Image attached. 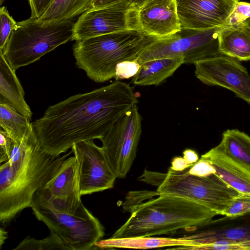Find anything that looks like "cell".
Masks as SVG:
<instances>
[{
    "mask_svg": "<svg viewBox=\"0 0 250 250\" xmlns=\"http://www.w3.org/2000/svg\"><path fill=\"white\" fill-rule=\"evenodd\" d=\"M138 102L132 87L116 80L49 106L32 125L42 148L56 157L77 143L101 140Z\"/></svg>",
    "mask_w": 250,
    "mask_h": 250,
    "instance_id": "6da1fadb",
    "label": "cell"
},
{
    "mask_svg": "<svg viewBox=\"0 0 250 250\" xmlns=\"http://www.w3.org/2000/svg\"><path fill=\"white\" fill-rule=\"evenodd\" d=\"M73 153L53 156L42 148L32 125L22 140L14 143L10 159L0 166V222L5 224L31 207L37 191L57 173Z\"/></svg>",
    "mask_w": 250,
    "mask_h": 250,
    "instance_id": "7a4b0ae2",
    "label": "cell"
},
{
    "mask_svg": "<svg viewBox=\"0 0 250 250\" xmlns=\"http://www.w3.org/2000/svg\"><path fill=\"white\" fill-rule=\"evenodd\" d=\"M133 205L127 220L111 238L154 236L190 229L207 223L217 213L194 201L160 194Z\"/></svg>",
    "mask_w": 250,
    "mask_h": 250,
    "instance_id": "3957f363",
    "label": "cell"
},
{
    "mask_svg": "<svg viewBox=\"0 0 250 250\" xmlns=\"http://www.w3.org/2000/svg\"><path fill=\"white\" fill-rule=\"evenodd\" d=\"M155 38L137 30L121 31L76 41L73 45L77 67L96 83L114 78L117 65L135 61Z\"/></svg>",
    "mask_w": 250,
    "mask_h": 250,
    "instance_id": "277c9868",
    "label": "cell"
},
{
    "mask_svg": "<svg viewBox=\"0 0 250 250\" xmlns=\"http://www.w3.org/2000/svg\"><path fill=\"white\" fill-rule=\"evenodd\" d=\"M75 18L45 21L31 17L17 22L2 51L15 71L71 40Z\"/></svg>",
    "mask_w": 250,
    "mask_h": 250,
    "instance_id": "5b68a950",
    "label": "cell"
},
{
    "mask_svg": "<svg viewBox=\"0 0 250 250\" xmlns=\"http://www.w3.org/2000/svg\"><path fill=\"white\" fill-rule=\"evenodd\" d=\"M30 208L67 250L95 249V244L104 236L103 225L83 203L75 213H67L56 208L38 190Z\"/></svg>",
    "mask_w": 250,
    "mask_h": 250,
    "instance_id": "8992f818",
    "label": "cell"
},
{
    "mask_svg": "<svg viewBox=\"0 0 250 250\" xmlns=\"http://www.w3.org/2000/svg\"><path fill=\"white\" fill-rule=\"evenodd\" d=\"M157 186L158 193L184 198L221 215L240 193L215 173L198 176L190 174L187 168L175 171L169 167Z\"/></svg>",
    "mask_w": 250,
    "mask_h": 250,
    "instance_id": "52a82bcc",
    "label": "cell"
},
{
    "mask_svg": "<svg viewBox=\"0 0 250 250\" xmlns=\"http://www.w3.org/2000/svg\"><path fill=\"white\" fill-rule=\"evenodd\" d=\"M223 27L203 30L182 28L168 37L156 39L146 45L135 61H146L176 55L184 58V63L194 64L220 55L219 35Z\"/></svg>",
    "mask_w": 250,
    "mask_h": 250,
    "instance_id": "ba28073f",
    "label": "cell"
},
{
    "mask_svg": "<svg viewBox=\"0 0 250 250\" xmlns=\"http://www.w3.org/2000/svg\"><path fill=\"white\" fill-rule=\"evenodd\" d=\"M142 133L137 105L121 117L100 140L107 161L117 178H124L136 158Z\"/></svg>",
    "mask_w": 250,
    "mask_h": 250,
    "instance_id": "9c48e42d",
    "label": "cell"
},
{
    "mask_svg": "<svg viewBox=\"0 0 250 250\" xmlns=\"http://www.w3.org/2000/svg\"><path fill=\"white\" fill-rule=\"evenodd\" d=\"M138 9L132 0H121L90 8L75 22L71 40L76 42L121 31L140 30Z\"/></svg>",
    "mask_w": 250,
    "mask_h": 250,
    "instance_id": "30bf717a",
    "label": "cell"
},
{
    "mask_svg": "<svg viewBox=\"0 0 250 250\" xmlns=\"http://www.w3.org/2000/svg\"><path fill=\"white\" fill-rule=\"evenodd\" d=\"M190 230L184 236L195 243L190 250H250V212L213 219Z\"/></svg>",
    "mask_w": 250,
    "mask_h": 250,
    "instance_id": "8fae6325",
    "label": "cell"
},
{
    "mask_svg": "<svg viewBox=\"0 0 250 250\" xmlns=\"http://www.w3.org/2000/svg\"><path fill=\"white\" fill-rule=\"evenodd\" d=\"M194 64L195 75L202 83L227 88L250 104V75L239 61L220 54Z\"/></svg>",
    "mask_w": 250,
    "mask_h": 250,
    "instance_id": "7c38bea8",
    "label": "cell"
},
{
    "mask_svg": "<svg viewBox=\"0 0 250 250\" xmlns=\"http://www.w3.org/2000/svg\"><path fill=\"white\" fill-rule=\"evenodd\" d=\"M71 150L77 160L82 196L113 187L117 178L102 147L97 146L93 140H90L75 144Z\"/></svg>",
    "mask_w": 250,
    "mask_h": 250,
    "instance_id": "4fadbf2b",
    "label": "cell"
},
{
    "mask_svg": "<svg viewBox=\"0 0 250 250\" xmlns=\"http://www.w3.org/2000/svg\"><path fill=\"white\" fill-rule=\"evenodd\" d=\"M239 0H176L182 28L203 30L226 26Z\"/></svg>",
    "mask_w": 250,
    "mask_h": 250,
    "instance_id": "5bb4252c",
    "label": "cell"
},
{
    "mask_svg": "<svg viewBox=\"0 0 250 250\" xmlns=\"http://www.w3.org/2000/svg\"><path fill=\"white\" fill-rule=\"evenodd\" d=\"M39 191L56 208L75 213L82 203L76 157H67L57 173Z\"/></svg>",
    "mask_w": 250,
    "mask_h": 250,
    "instance_id": "9a60e30c",
    "label": "cell"
},
{
    "mask_svg": "<svg viewBox=\"0 0 250 250\" xmlns=\"http://www.w3.org/2000/svg\"><path fill=\"white\" fill-rule=\"evenodd\" d=\"M140 31L156 39L168 37L181 30L176 0H151L139 8Z\"/></svg>",
    "mask_w": 250,
    "mask_h": 250,
    "instance_id": "2e32d148",
    "label": "cell"
},
{
    "mask_svg": "<svg viewBox=\"0 0 250 250\" xmlns=\"http://www.w3.org/2000/svg\"><path fill=\"white\" fill-rule=\"evenodd\" d=\"M209 161L215 174L238 192L250 194V167L229 156L216 146L201 156Z\"/></svg>",
    "mask_w": 250,
    "mask_h": 250,
    "instance_id": "e0dca14e",
    "label": "cell"
},
{
    "mask_svg": "<svg viewBox=\"0 0 250 250\" xmlns=\"http://www.w3.org/2000/svg\"><path fill=\"white\" fill-rule=\"evenodd\" d=\"M194 240L185 237L167 238L136 236L101 239L95 244V249L126 248L147 249L166 247H177L174 249L188 250L195 246Z\"/></svg>",
    "mask_w": 250,
    "mask_h": 250,
    "instance_id": "ac0fdd59",
    "label": "cell"
},
{
    "mask_svg": "<svg viewBox=\"0 0 250 250\" xmlns=\"http://www.w3.org/2000/svg\"><path fill=\"white\" fill-rule=\"evenodd\" d=\"M0 102L7 103L31 119L32 112L25 101L24 92L14 70L0 50Z\"/></svg>",
    "mask_w": 250,
    "mask_h": 250,
    "instance_id": "d6986e66",
    "label": "cell"
},
{
    "mask_svg": "<svg viewBox=\"0 0 250 250\" xmlns=\"http://www.w3.org/2000/svg\"><path fill=\"white\" fill-rule=\"evenodd\" d=\"M183 64L184 58L182 55L146 61L141 64L138 72L132 77V83L139 86L159 85Z\"/></svg>",
    "mask_w": 250,
    "mask_h": 250,
    "instance_id": "ffe728a7",
    "label": "cell"
},
{
    "mask_svg": "<svg viewBox=\"0 0 250 250\" xmlns=\"http://www.w3.org/2000/svg\"><path fill=\"white\" fill-rule=\"evenodd\" d=\"M221 54L238 61L250 60V28L244 22L224 27L219 35Z\"/></svg>",
    "mask_w": 250,
    "mask_h": 250,
    "instance_id": "44dd1931",
    "label": "cell"
},
{
    "mask_svg": "<svg viewBox=\"0 0 250 250\" xmlns=\"http://www.w3.org/2000/svg\"><path fill=\"white\" fill-rule=\"evenodd\" d=\"M225 154L250 167V136L237 129H227L217 146Z\"/></svg>",
    "mask_w": 250,
    "mask_h": 250,
    "instance_id": "7402d4cb",
    "label": "cell"
},
{
    "mask_svg": "<svg viewBox=\"0 0 250 250\" xmlns=\"http://www.w3.org/2000/svg\"><path fill=\"white\" fill-rule=\"evenodd\" d=\"M32 123L9 104L0 102V125L12 140L20 143L29 130Z\"/></svg>",
    "mask_w": 250,
    "mask_h": 250,
    "instance_id": "603a6c76",
    "label": "cell"
},
{
    "mask_svg": "<svg viewBox=\"0 0 250 250\" xmlns=\"http://www.w3.org/2000/svg\"><path fill=\"white\" fill-rule=\"evenodd\" d=\"M92 0H54L39 19L45 21L69 20L91 8Z\"/></svg>",
    "mask_w": 250,
    "mask_h": 250,
    "instance_id": "cb8c5ba5",
    "label": "cell"
},
{
    "mask_svg": "<svg viewBox=\"0 0 250 250\" xmlns=\"http://www.w3.org/2000/svg\"><path fill=\"white\" fill-rule=\"evenodd\" d=\"M67 250L66 248L57 236L52 232L46 237L37 239L27 236L23 239L13 250Z\"/></svg>",
    "mask_w": 250,
    "mask_h": 250,
    "instance_id": "d4e9b609",
    "label": "cell"
},
{
    "mask_svg": "<svg viewBox=\"0 0 250 250\" xmlns=\"http://www.w3.org/2000/svg\"><path fill=\"white\" fill-rule=\"evenodd\" d=\"M250 212V194L240 193L232 200L222 215L233 217Z\"/></svg>",
    "mask_w": 250,
    "mask_h": 250,
    "instance_id": "484cf974",
    "label": "cell"
},
{
    "mask_svg": "<svg viewBox=\"0 0 250 250\" xmlns=\"http://www.w3.org/2000/svg\"><path fill=\"white\" fill-rule=\"evenodd\" d=\"M0 50L3 51L12 32L16 28L17 22L9 14L5 6L0 9Z\"/></svg>",
    "mask_w": 250,
    "mask_h": 250,
    "instance_id": "4316f807",
    "label": "cell"
},
{
    "mask_svg": "<svg viewBox=\"0 0 250 250\" xmlns=\"http://www.w3.org/2000/svg\"><path fill=\"white\" fill-rule=\"evenodd\" d=\"M250 18V3L238 1L229 16L226 26L240 24Z\"/></svg>",
    "mask_w": 250,
    "mask_h": 250,
    "instance_id": "83f0119b",
    "label": "cell"
},
{
    "mask_svg": "<svg viewBox=\"0 0 250 250\" xmlns=\"http://www.w3.org/2000/svg\"><path fill=\"white\" fill-rule=\"evenodd\" d=\"M141 64L135 61H127L119 63L116 68L114 79L121 80L133 77L138 72Z\"/></svg>",
    "mask_w": 250,
    "mask_h": 250,
    "instance_id": "f1b7e54d",
    "label": "cell"
},
{
    "mask_svg": "<svg viewBox=\"0 0 250 250\" xmlns=\"http://www.w3.org/2000/svg\"><path fill=\"white\" fill-rule=\"evenodd\" d=\"M14 143L7 133L0 129V164L8 161L13 149Z\"/></svg>",
    "mask_w": 250,
    "mask_h": 250,
    "instance_id": "f546056e",
    "label": "cell"
},
{
    "mask_svg": "<svg viewBox=\"0 0 250 250\" xmlns=\"http://www.w3.org/2000/svg\"><path fill=\"white\" fill-rule=\"evenodd\" d=\"M187 169L190 174L198 176H207L215 173V169L210 163L202 157Z\"/></svg>",
    "mask_w": 250,
    "mask_h": 250,
    "instance_id": "4dcf8cb0",
    "label": "cell"
},
{
    "mask_svg": "<svg viewBox=\"0 0 250 250\" xmlns=\"http://www.w3.org/2000/svg\"><path fill=\"white\" fill-rule=\"evenodd\" d=\"M54 0H28L31 17L40 19Z\"/></svg>",
    "mask_w": 250,
    "mask_h": 250,
    "instance_id": "1f68e13d",
    "label": "cell"
},
{
    "mask_svg": "<svg viewBox=\"0 0 250 250\" xmlns=\"http://www.w3.org/2000/svg\"><path fill=\"white\" fill-rule=\"evenodd\" d=\"M190 166L183 157H176L172 160L170 167L175 171H181Z\"/></svg>",
    "mask_w": 250,
    "mask_h": 250,
    "instance_id": "d6a6232c",
    "label": "cell"
},
{
    "mask_svg": "<svg viewBox=\"0 0 250 250\" xmlns=\"http://www.w3.org/2000/svg\"><path fill=\"white\" fill-rule=\"evenodd\" d=\"M183 158L189 166H192L199 160L197 153L190 149H186L183 152Z\"/></svg>",
    "mask_w": 250,
    "mask_h": 250,
    "instance_id": "836d02e7",
    "label": "cell"
},
{
    "mask_svg": "<svg viewBox=\"0 0 250 250\" xmlns=\"http://www.w3.org/2000/svg\"><path fill=\"white\" fill-rule=\"evenodd\" d=\"M121 0H92L91 8L107 5Z\"/></svg>",
    "mask_w": 250,
    "mask_h": 250,
    "instance_id": "e575fe53",
    "label": "cell"
},
{
    "mask_svg": "<svg viewBox=\"0 0 250 250\" xmlns=\"http://www.w3.org/2000/svg\"><path fill=\"white\" fill-rule=\"evenodd\" d=\"M8 237V232L2 228L0 229V247H2V245Z\"/></svg>",
    "mask_w": 250,
    "mask_h": 250,
    "instance_id": "d590c367",
    "label": "cell"
},
{
    "mask_svg": "<svg viewBox=\"0 0 250 250\" xmlns=\"http://www.w3.org/2000/svg\"><path fill=\"white\" fill-rule=\"evenodd\" d=\"M151 0H132L133 3L138 8H141L145 3Z\"/></svg>",
    "mask_w": 250,
    "mask_h": 250,
    "instance_id": "8d00e7d4",
    "label": "cell"
},
{
    "mask_svg": "<svg viewBox=\"0 0 250 250\" xmlns=\"http://www.w3.org/2000/svg\"><path fill=\"white\" fill-rule=\"evenodd\" d=\"M245 23H246L248 26L250 28V18L246 20L245 21H244Z\"/></svg>",
    "mask_w": 250,
    "mask_h": 250,
    "instance_id": "74e56055",
    "label": "cell"
},
{
    "mask_svg": "<svg viewBox=\"0 0 250 250\" xmlns=\"http://www.w3.org/2000/svg\"><path fill=\"white\" fill-rule=\"evenodd\" d=\"M4 0H0V4H2V1H4Z\"/></svg>",
    "mask_w": 250,
    "mask_h": 250,
    "instance_id": "f35d334b",
    "label": "cell"
}]
</instances>
